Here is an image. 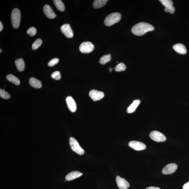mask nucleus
Masks as SVG:
<instances>
[{"mask_svg":"<svg viewBox=\"0 0 189 189\" xmlns=\"http://www.w3.org/2000/svg\"><path fill=\"white\" fill-rule=\"evenodd\" d=\"M154 29V27L151 25L145 22H141L134 26L132 28L131 31L136 36H141Z\"/></svg>","mask_w":189,"mask_h":189,"instance_id":"f257e3e1","label":"nucleus"},{"mask_svg":"<svg viewBox=\"0 0 189 189\" xmlns=\"http://www.w3.org/2000/svg\"><path fill=\"white\" fill-rule=\"evenodd\" d=\"M121 18V14L118 12H114L106 17L104 23L106 26H110L119 22Z\"/></svg>","mask_w":189,"mask_h":189,"instance_id":"f03ea898","label":"nucleus"},{"mask_svg":"<svg viewBox=\"0 0 189 189\" xmlns=\"http://www.w3.org/2000/svg\"><path fill=\"white\" fill-rule=\"evenodd\" d=\"M21 15L18 9L14 8L12 10L11 15V22L12 26L15 29H17L20 25Z\"/></svg>","mask_w":189,"mask_h":189,"instance_id":"7ed1b4c3","label":"nucleus"},{"mask_svg":"<svg viewBox=\"0 0 189 189\" xmlns=\"http://www.w3.org/2000/svg\"><path fill=\"white\" fill-rule=\"evenodd\" d=\"M70 144L72 150L79 155L84 154V150L79 145L77 140L73 137H70Z\"/></svg>","mask_w":189,"mask_h":189,"instance_id":"20e7f679","label":"nucleus"},{"mask_svg":"<svg viewBox=\"0 0 189 189\" xmlns=\"http://www.w3.org/2000/svg\"><path fill=\"white\" fill-rule=\"evenodd\" d=\"M94 48V45L89 41L82 42L79 47V51L83 53H89L92 52Z\"/></svg>","mask_w":189,"mask_h":189,"instance_id":"39448f33","label":"nucleus"},{"mask_svg":"<svg viewBox=\"0 0 189 189\" xmlns=\"http://www.w3.org/2000/svg\"><path fill=\"white\" fill-rule=\"evenodd\" d=\"M150 137L152 140L157 142H163L167 139L165 135L157 131L151 132L150 134Z\"/></svg>","mask_w":189,"mask_h":189,"instance_id":"423d86ee","label":"nucleus"},{"mask_svg":"<svg viewBox=\"0 0 189 189\" xmlns=\"http://www.w3.org/2000/svg\"><path fill=\"white\" fill-rule=\"evenodd\" d=\"M89 96L93 101H96L103 98L105 95L103 92L92 90L89 92Z\"/></svg>","mask_w":189,"mask_h":189,"instance_id":"0eeeda50","label":"nucleus"},{"mask_svg":"<svg viewBox=\"0 0 189 189\" xmlns=\"http://www.w3.org/2000/svg\"><path fill=\"white\" fill-rule=\"evenodd\" d=\"M130 147L136 151H141L146 149V146L142 142L137 141H131L129 143Z\"/></svg>","mask_w":189,"mask_h":189,"instance_id":"6e6552de","label":"nucleus"},{"mask_svg":"<svg viewBox=\"0 0 189 189\" xmlns=\"http://www.w3.org/2000/svg\"><path fill=\"white\" fill-rule=\"evenodd\" d=\"M178 166L176 164L171 163L168 164L162 169V174L165 175L172 174L175 172Z\"/></svg>","mask_w":189,"mask_h":189,"instance_id":"1a4fd4ad","label":"nucleus"},{"mask_svg":"<svg viewBox=\"0 0 189 189\" xmlns=\"http://www.w3.org/2000/svg\"><path fill=\"white\" fill-rule=\"evenodd\" d=\"M61 31L63 34L68 38H72L74 36L73 31L69 24L63 25L61 27Z\"/></svg>","mask_w":189,"mask_h":189,"instance_id":"9d476101","label":"nucleus"},{"mask_svg":"<svg viewBox=\"0 0 189 189\" xmlns=\"http://www.w3.org/2000/svg\"><path fill=\"white\" fill-rule=\"evenodd\" d=\"M116 180L117 184L119 189H127L130 187L129 183L124 178L117 176Z\"/></svg>","mask_w":189,"mask_h":189,"instance_id":"9b49d317","label":"nucleus"},{"mask_svg":"<svg viewBox=\"0 0 189 189\" xmlns=\"http://www.w3.org/2000/svg\"><path fill=\"white\" fill-rule=\"evenodd\" d=\"M43 11L44 13L47 18L50 19H53L56 16V15L51 6L49 5L46 4L43 8Z\"/></svg>","mask_w":189,"mask_h":189,"instance_id":"f8f14e48","label":"nucleus"},{"mask_svg":"<svg viewBox=\"0 0 189 189\" xmlns=\"http://www.w3.org/2000/svg\"><path fill=\"white\" fill-rule=\"evenodd\" d=\"M66 101L69 109L72 112H75L77 110V105L74 100L71 96H68L66 98Z\"/></svg>","mask_w":189,"mask_h":189,"instance_id":"ddd939ff","label":"nucleus"},{"mask_svg":"<svg viewBox=\"0 0 189 189\" xmlns=\"http://www.w3.org/2000/svg\"><path fill=\"white\" fill-rule=\"evenodd\" d=\"M173 48L178 53L181 54H185L187 51L186 47L183 44H177L173 46Z\"/></svg>","mask_w":189,"mask_h":189,"instance_id":"4468645a","label":"nucleus"},{"mask_svg":"<svg viewBox=\"0 0 189 189\" xmlns=\"http://www.w3.org/2000/svg\"><path fill=\"white\" fill-rule=\"evenodd\" d=\"M83 175L82 173L78 171H74L72 172L67 175L65 177L66 181H71L76 179V178L80 177Z\"/></svg>","mask_w":189,"mask_h":189,"instance_id":"2eb2a0df","label":"nucleus"},{"mask_svg":"<svg viewBox=\"0 0 189 189\" xmlns=\"http://www.w3.org/2000/svg\"><path fill=\"white\" fill-rule=\"evenodd\" d=\"M141 101L140 100H134L131 105L127 109V112L129 114H131L135 112L136 109L138 107Z\"/></svg>","mask_w":189,"mask_h":189,"instance_id":"dca6fc26","label":"nucleus"},{"mask_svg":"<svg viewBox=\"0 0 189 189\" xmlns=\"http://www.w3.org/2000/svg\"><path fill=\"white\" fill-rule=\"evenodd\" d=\"M29 84L33 88L39 89L42 87L41 82L34 77H31L30 79Z\"/></svg>","mask_w":189,"mask_h":189,"instance_id":"f3484780","label":"nucleus"},{"mask_svg":"<svg viewBox=\"0 0 189 189\" xmlns=\"http://www.w3.org/2000/svg\"><path fill=\"white\" fill-rule=\"evenodd\" d=\"M17 70L20 72L23 71L25 68V63L22 59H17L15 61Z\"/></svg>","mask_w":189,"mask_h":189,"instance_id":"a211bd4d","label":"nucleus"},{"mask_svg":"<svg viewBox=\"0 0 189 189\" xmlns=\"http://www.w3.org/2000/svg\"><path fill=\"white\" fill-rule=\"evenodd\" d=\"M107 0H95L93 2V6L95 8H99L105 6Z\"/></svg>","mask_w":189,"mask_h":189,"instance_id":"6ab92c4d","label":"nucleus"},{"mask_svg":"<svg viewBox=\"0 0 189 189\" xmlns=\"http://www.w3.org/2000/svg\"><path fill=\"white\" fill-rule=\"evenodd\" d=\"M6 78L8 81L13 83L16 85L18 86L20 84V80L17 77L12 74H10L7 75Z\"/></svg>","mask_w":189,"mask_h":189,"instance_id":"aec40b11","label":"nucleus"},{"mask_svg":"<svg viewBox=\"0 0 189 189\" xmlns=\"http://www.w3.org/2000/svg\"><path fill=\"white\" fill-rule=\"evenodd\" d=\"M53 1L58 10L61 12L64 11L65 6L62 1L61 0H54Z\"/></svg>","mask_w":189,"mask_h":189,"instance_id":"412c9836","label":"nucleus"},{"mask_svg":"<svg viewBox=\"0 0 189 189\" xmlns=\"http://www.w3.org/2000/svg\"><path fill=\"white\" fill-rule=\"evenodd\" d=\"M111 60V56L110 54L104 55L100 58V63L102 65H105L107 63L110 61Z\"/></svg>","mask_w":189,"mask_h":189,"instance_id":"4be33fe9","label":"nucleus"},{"mask_svg":"<svg viewBox=\"0 0 189 189\" xmlns=\"http://www.w3.org/2000/svg\"><path fill=\"white\" fill-rule=\"evenodd\" d=\"M126 69V67L125 65L123 63H120L116 66L115 70L117 72H120L124 71Z\"/></svg>","mask_w":189,"mask_h":189,"instance_id":"5701e85b","label":"nucleus"},{"mask_svg":"<svg viewBox=\"0 0 189 189\" xmlns=\"http://www.w3.org/2000/svg\"><path fill=\"white\" fill-rule=\"evenodd\" d=\"M42 40L40 39H38L35 41L32 45V48L33 50H36L41 46Z\"/></svg>","mask_w":189,"mask_h":189,"instance_id":"b1692460","label":"nucleus"},{"mask_svg":"<svg viewBox=\"0 0 189 189\" xmlns=\"http://www.w3.org/2000/svg\"><path fill=\"white\" fill-rule=\"evenodd\" d=\"M0 96L5 99H8L10 98V95L8 93L5 91V89H0Z\"/></svg>","mask_w":189,"mask_h":189,"instance_id":"393cba45","label":"nucleus"},{"mask_svg":"<svg viewBox=\"0 0 189 189\" xmlns=\"http://www.w3.org/2000/svg\"><path fill=\"white\" fill-rule=\"evenodd\" d=\"M159 1L165 7V8L173 6V4H174L173 2L171 0H160Z\"/></svg>","mask_w":189,"mask_h":189,"instance_id":"a878e982","label":"nucleus"},{"mask_svg":"<svg viewBox=\"0 0 189 189\" xmlns=\"http://www.w3.org/2000/svg\"><path fill=\"white\" fill-rule=\"evenodd\" d=\"M37 32L36 28L33 27H30L27 31V34L31 36H34L36 34Z\"/></svg>","mask_w":189,"mask_h":189,"instance_id":"bb28decb","label":"nucleus"},{"mask_svg":"<svg viewBox=\"0 0 189 189\" xmlns=\"http://www.w3.org/2000/svg\"><path fill=\"white\" fill-rule=\"evenodd\" d=\"M51 77L53 79H56V80H59L61 78V76L60 73L59 71H56L52 73L51 74Z\"/></svg>","mask_w":189,"mask_h":189,"instance_id":"cd10ccee","label":"nucleus"},{"mask_svg":"<svg viewBox=\"0 0 189 189\" xmlns=\"http://www.w3.org/2000/svg\"><path fill=\"white\" fill-rule=\"evenodd\" d=\"M59 59L57 58H54L52 60H51L48 63V66L50 67H53L57 64L59 62Z\"/></svg>","mask_w":189,"mask_h":189,"instance_id":"c85d7f7f","label":"nucleus"},{"mask_svg":"<svg viewBox=\"0 0 189 189\" xmlns=\"http://www.w3.org/2000/svg\"><path fill=\"white\" fill-rule=\"evenodd\" d=\"M175 11V8L173 6L168 7V8H165V11L167 12H169L171 14H173L174 13Z\"/></svg>","mask_w":189,"mask_h":189,"instance_id":"c756f323","label":"nucleus"},{"mask_svg":"<svg viewBox=\"0 0 189 189\" xmlns=\"http://www.w3.org/2000/svg\"><path fill=\"white\" fill-rule=\"evenodd\" d=\"M183 189H189V181L183 185Z\"/></svg>","mask_w":189,"mask_h":189,"instance_id":"7c9ffc66","label":"nucleus"},{"mask_svg":"<svg viewBox=\"0 0 189 189\" xmlns=\"http://www.w3.org/2000/svg\"><path fill=\"white\" fill-rule=\"evenodd\" d=\"M146 189H161L160 188H158V187H149L147 188Z\"/></svg>","mask_w":189,"mask_h":189,"instance_id":"2f4dec72","label":"nucleus"},{"mask_svg":"<svg viewBox=\"0 0 189 189\" xmlns=\"http://www.w3.org/2000/svg\"><path fill=\"white\" fill-rule=\"evenodd\" d=\"M3 28V25L2 24L1 22H0V31H1L2 30Z\"/></svg>","mask_w":189,"mask_h":189,"instance_id":"473e14b6","label":"nucleus"},{"mask_svg":"<svg viewBox=\"0 0 189 189\" xmlns=\"http://www.w3.org/2000/svg\"><path fill=\"white\" fill-rule=\"evenodd\" d=\"M112 68H110V72H112Z\"/></svg>","mask_w":189,"mask_h":189,"instance_id":"72a5a7b5","label":"nucleus"},{"mask_svg":"<svg viewBox=\"0 0 189 189\" xmlns=\"http://www.w3.org/2000/svg\"><path fill=\"white\" fill-rule=\"evenodd\" d=\"M0 51H1V52H0V53H1V52H2V50H1V49H0Z\"/></svg>","mask_w":189,"mask_h":189,"instance_id":"f704fd0d","label":"nucleus"}]
</instances>
